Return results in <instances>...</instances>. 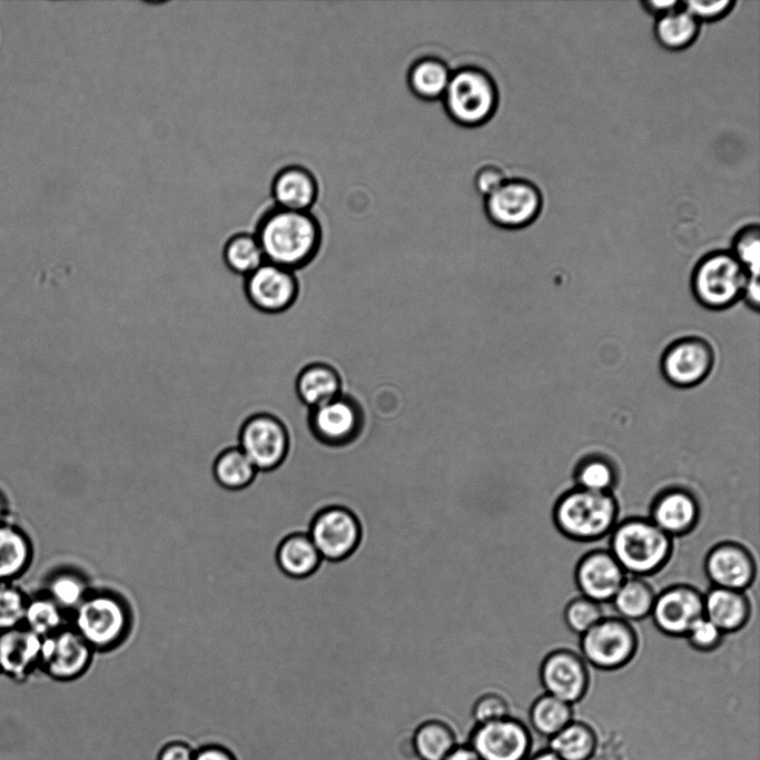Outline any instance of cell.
<instances>
[{
    "mask_svg": "<svg viewBox=\"0 0 760 760\" xmlns=\"http://www.w3.org/2000/svg\"><path fill=\"white\" fill-rule=\"evenodd\" d=\"M254 234L266 261L297 270L317 255L323 227L309 211L275 208L257 224Z\"/></svg>",
    "mask_w": 760,
    "mask_h": 760,
    "instance_id": "1",
    "label": "cell"
},
{
    "mask_svg": "<svg viewBox=\"0 0 760 760\" xmlns=\"http://www.w3.org/2000/svg\"><path fill=\"white\" fill-rule=\"evenodd\" d=\"M608 550L626 575L644 578L668 563L673 542L649 517L631 516L615 524Z\"/></svg>",
    "mask_w": 760,
    "mask_h": 760,
    "instance_id": "2",
    "label": "cell"
},
{
    "mask_svg": "<svg viewBox=\"0 0 760 760\" xmlns=\"http://www.w3.org/2000/svg\"><path fill=\"white\" fill-rule=\"evenodd\" d=\"M132 621L127 600L108 589H91L70 615V624L95 652L118 648L128 638Z\"/></svg>",
    "mask_w": 760,
    "mask_h": 760,
    "instance_id": "3",
    "label": "cell"
},
{
    "mask_svg": "<svg viewBox=\"0 0 760 760\" xmlns=\"http://www.w3.org/2000/svg\"><path fill=\"white\" fill-rule=\"evenodd\" d=\"M619 516L613 493L572 487L562 493L552 511L557 531L578 542H593L610 534Z\"/></svg>",
    "mask_w": 760,
    "mask_h": 760,
    "instance_id": "4",
    "label": "cell"
},
{
    "mask_svg": "<svg viewBox=\"0 0 760 760\" xmlns=\"http://www.w3.org/2000/svg\"><path fill=\"white\" fill-rule=\"evenodd\" d=\"M442 102L447 116L468 128L487 122L499 106V90L492 76L475 66L452 71Z\"/></svg>",
    "mask_w": 760,
    "mask_h": 760,
    "instance_id": "5",
    "label": "cell"
},
{
    "mask_svg": "<svg viewBox=\"0 0 760 760\" xmlns=\"http://www.w3.org/2000/svg\"><path fill=\"white\" fill-rule=\"evenodd\" d=\"M748 274L730 250H713L695 265L691 288L704 307L721 310L742 299Z\"/></svg>",
    "mask_w": 760,
    "mask_h": 760,
    "instance_id": "6",
    "label": "cell"
},
{
    "mask_svg": "<svg viewBox=\"0 0 760 760\" xmlns=\"http://www.w3.org/2000/svg\"><path fill=\"white\" fill-rule=\"evenodd\" d=\"M580 636L582 658L602 671H614L625 667L635 657L639 648V636L634 626L618 615L603 616Z\"/></svg>",
    "mask_w": 760,
    "mask_h": 760,
    "instance_id": "7",
    "label": "cell"
},
{
    "mask_svg": "<svg viewBox=\"0 0 760 760\" xmlns=\"http://www.w3.org/2000/svg\"><path fill=\"white\" fill-rule=\"evenodd\" d=\"M484 211L490 223L504 230H517L536 220L543 207L540 188L525 178H506L487 197Z\"/></svg>",
    "mask_w": 760,
    "mask_h": 760,
    "instance_id": "8",
    "label": "cell"
},
{
    "mask_svg": "<svg viewBox=\"0 0 760 760\" xmlns=\"http://www.w3.org/2000/svg\"><path fill=\"white\" fill-rule=\"evenodd\" d=\"M482 760H526L532 753L531 729L512 714L475 724L467 743Z\"/></svg>",
    "mask_w": 760,
    "mask_h": 760,
    "instance_id": "9",
    "label": "cell"
},
{
    "mask_svg": "<svg viewBox=\"0 0 760 760\" xmlns=\"http://www.w3.org/2000/svg\"><path fill=\"white\" fill-rule=\"evenodd\" d=\"M322 559L338 562L349 556L361 542V524L345 506L330 505L312 519L308 533Z\"/></svg>",
    "mask_w": 760,
    "mask_h": 760,
    "instance_id": "10",
    "label": "cell"
},
{
    "mask_svg": "<svg viewBox=\"0 0 760 760\" xmlns=\"http://www.w3.org/2000/svg\"><path fill=\"white\" fill-rule=\"evenodd\" d=\"M95 651L69 623L43 638L38 671L59 682L73 681L89 669Z\"/></svg>",
    "mask_w": 760,
    "mask_h": 760,
    "instance_id": "11",
    "label": "cell"
},
{
    "mask_svg": "<svg viewBox=\"0 0 760 760\" xmlns=\"http://www.w3.org/2000/svg\"><path fill=\"white\" fill-rule=\"evenodd\" d=\"M238 447L258 472H270L284 462L288 453L289 437L286 427L277 417L258 414L244 423Z\"/></svg>",
    "mask_w": 760,
    "mask_h": 760,
    "instance_id": "12",
    "label": "cell"
},
{
    "mask_svg": "<svg viewBox=\"0 0 760 760\" xmlns=\"http://www.w3.org/2000/svg\"><path fill=\"white\" fill-rule=\"evenodd\" d=\"M363 412L351 396H339L309 408L308 425L314 437L326 446L339 447L354 442L363 428Z\"/></svg>",
    "mask_w": 760,
    "mask_h": 760,
    "instance_id": "13",
    "label": "cell"
},
{
    "mask_svg": "<svg viewBox=\"0 0 760 760\" xmlns=\"http://www.w3.org/2000/svg\"><path fill=\"white\" fill-rule=\"evenodd\" d=\"M714 352L708 340L688 336L672 342L661 356L663 377L677 387H692L702 383L711 373Z\"/></svg>",
    "mask_w": 760,
    "mask_h": 760,
    "instance_id": "14",
    "label": "cell"
},
{
    "mask_svg": "<svg viewBox=\"0 0 760 760\" xmlns=\"http://www.w3.org/2000/svg\"><path fill=\"white\" fill-rule=\"evenodd\" d=\"M540 681L544 692L574 705L588 693L590 672L581 654L570 649H555L540 665Z\"/></svg>",
    "mask_w": 760,
    "mask_h": 760,
    "instance_id": "15",
    "label": "cell"
},
{
    "mask_svg": "<svg viewBox=\"0 0 760 760\" xmlns=\"http://www.w3.org/2000/svg\"><path fill=\"white\" fill-rule=\"evenodd\" d=\"M657 629L669 636H685L703 615V593L687 583H677L655 595L651 611Z\"/></svg>",
    "mask_w": 760,
    "mask_h": 760,
    "instance_id": "16",
    "label": "cell"
},
{
    "mask_svg": "<svg viewBox=\"0 0 760 760\" xmlns=\"http://www.w3.org/2000/svg\"><path fill=\"white\" fill-rule=\"evenodd\" d=\"M703 567L712 586L736 591L744 592L757 576L753 554L734 541L714 544L705 554Z\"/></svg>",
    "mask_w": 760,
    "mask_h": 760,
    "instance_id": "17",
    "label": "cell"
},
{
    "mask_svg": "<svg viewBox=\"0 0 760 760\" xmlns=\"http://www.w3.org/2000/svg\"><path fill=\"white\" fill-rule=\"evenodd\" d=\"M245 290L254 307L264 313L277 314L296 300L298 282L294 270L265 261L246 276Z\"/></svg>",
    "mask_w": 760,
    "mask_h": 760,
    "instance_id": "18",
    "label": "cell"
},
{
    "mask_svg": "<svg viewBox=\"0 0 760 760\" xmlns=\"http://www.w3.org/2000/svg\"><path fill=\"white\" fill-rule=\"evenodd\" d=\"M626 573L609 550L595 549L580 557L574 581L582 596L598 603L611 602Z\"/></svg>",
    "mask_w": 760,
    "mask_h": 760,
    "instance_id": "19",
    "label": "cell"
},
{
    "mask_svg": "<svg viewBox=\"0 0 760 760\" xmlns=\"http://www.w3.org/2000/svg\"><path fill=\"white\" fill-rule=\"evenodd\" d=\"M700 513L697 495L687 487L673 485L652 499L649 519L673 539L689 534L697 526Z\"/></svg>",
    "mask_w": 760,
    "mask_h": 760,
    "instance_id": "20",
    "label": "cell"
},
{
    "mask_svg": "<svg viewBox=\"0 0 760 760\" xmlns=\"http://www.w3.org/2000/svg\"><path fill=\"white\" fill-rule=\"evenodd\" d=\"M42 639L21 625L0 632V673L27 681L39 669Z\"/></svg>",
    "mask_w": 760,
    "mask_h": 760,
    "instance_id": "21",
    "label": "cell"
},
{
    "mask_svg": "<svg viewBox=\"0 0 760 760\" xmlns=\"http://www.w3.org/2000/svg\"><path fill=\"white\" fill-rule=\"evenodd\" d=\"M703 615L723 634L741 630L751 615V603L742 591L711 586L703 594Z\"/></svg>",
    "mask_w": 760,
    "mask_h": 760,
    "instance_id": "22",
    "label": "cell"
},
{
    "mask_svg": "<svg viewBox=\"0 0 760 760\" xmlns=\"http://www.w3.org/2000/svg\"><path fill=\"white\" fill-rule=\"evenodd\" d=\"M273 196L278 208L309 211L318 196V184L308 169L289 166L274 178Z\"/></svg>",
    "mask_w": 760,
    "mask_h": 760,
    "instance_id": "23",
    "label": "cell"
},
{
    "mask_svg": "<svg viewBox=\"0 0 760 760\" xmlns=\"http://www.w3.org/2000/svg\"><path fill=\"white\" fill-rule=\"evenodd\" d=\"M275 561L286 578L302 580L318 569L322 556L307 533L293 532L278 542Z\"/></svg>",
    "mask_w": 760,
    "mask_h": 760,
    "instance_id": "24",
    "label": "cell"
},
{
    "mask_svg": "<svg viewBox=\"0 0 760 760\" xmlns=\"http://www.w3.org/2000/svg\"><path fill=\"white\" fill-rule=\"evenodd\" d=\"M33 545L29 535L16 523H0V583L16 582L30 567Z\"/></svg>",
    "mask_w": 760,
    "mask_h": 760,
    "instance_id": "25",
    "label": "cell"
},
{
    "mask_svg": "<svg viewBox=\"0 0 760 760\" xmlns=\"http://www.w3.org/2000/svg\"><path fill=\"white\" fill-rule=\"evenodd\" d=\"M295 389L300 402L308 408L324 404L342 394V379L327 363L307 364L297 375Z\"/></svg>",
    "mask_w": 760,
    "mask_h": 760,
    "instance_id": "26",
    "label": "cell"
},
{
    "mask_svg": "<svg viewBox=\"0 0 760 760\" xmlns=\"http://www.w3.org/2000/svg\"><path fill=\"white\" fill-rule=\"evenodd\" d=\"M547 741V748L561 760H591L599 738L591 724L573 719Z\"/></svg>",
    "mask_w": 760,
    "mask_h": 760,
    "instance_id": "27",
    "label": "cell"
},
{
    "mask_svg": "<svg viewBox=\"0 0 760 760\" xmlns=\"http://www.w3.org/2000/svg\"><path fill=\"white\" fill-rule=\"evenodd\" d=\"M452 70L436 57H423L412 63L407 83L412 93L425 101L442 99Z\"/></svg>",
    "mask_w": 760,
    "mask_h": 760,
    "instance_id": "28",
    "label": "cell"
},
{
    "mask_svg": "<svg viewBox=\"0 0 760 760\" xmlns=\"http://www.w3.org/2000/svg\"><path fill=\"white\" fill-rule=\"evenodd\" d=\"M457 744L453 728L440 719L423 721L412 736V748L420 760H444Z\"/></svg>",
    "mask_w": 760,
    "mask_h": 760,
    "instance_id": "29",
    "label": "cell"
},
{
    "mask_svg": "<svg viewBox=\"0 0 760 760\" xmlns=\"http://www.w3.org/2000/svg\"><path fill=\"white\" fill-rule=\"evenodd\" d=\"M654 36L669 50H683L698 38L700 22L681 4L672 11L655 18Z\"/></svg>",
    "mask_w": 760,
    "mask_h": 760,
    "instance_id": "30",
    "label": "cell"
},
{
    "mask_svg": "<svg viewBox=\"0 0 760 760\" xmlns=\"http://www.w3.org/2000/svg\"><path fill=\"white\" fill-rule=\"evenodd\" d=\"M257 468L237 446L223 451L211 467L214 482L226 491H243L256 480Z\"/></svg>",
    "mask_w": 760,
    "mask_h": 760,
    "instance_id": "31",
    "label": "cell"
},
{
    "mask_svg": "<svg viewBox=\"0 0 760 760\" xmlns=\"http://www.w3.org/2000/svg\"><path fill=\"white\" fill-rule=\"evenodd\" d=\"M655 595L643 578L628 575L611 602L618 616L629 622L639 621L651 614Z\"/></svg>",
    "mask_w": 760,
    "mask_h": 760,
    "instance_id": "32",
    "label": "cell"
},
{
    "mask_svg": "<svg viewBox=\"0 0 760 760\" xmlns=\"http://www.w3.org/2000/svg\"><path fill=\"white\" fill-rule=\"evenodd\" d=\"M527 717L531 729L550 739L574 719V709L572 704L544 692L531 703Z\"/></svg>",
    "mask_w": 760,
    "mask_h": 760,
    "instance_id": "33",
    "label": "cell"
},
{
    "mask_svg": "<svg viewBox=\"0 0 760 760\" xmlns=\"http://www.w3.org/2000/svg\"><path fill=\"white\" fill-rule=\"evenodd\" d=\"M69 623L70 615L43 591L29 595L23 620V626L28 630L43 639Z\"/></svg>",
    "mask_w": 760,
    "mask_h": 760,
    "instance_id": "34",
    "label": "cell"
},
{
    "mask_svg": "<svg viewBox=\"0 0 760 760\" xmlns=\"http://www.w3.org/2000/svg\"><path fill=\"white\" fill-rule=\"evenodd\" d=\"M90 590L88 580L81 572L61 569L48 576L42 591L71 615Z\"/></svg>",
    "mask_w": 760,
    "mask_h": 760,
    "instance_id": "35",
    "label": "cell"
},
{
    "mask_svg": "<svg viewBox=\"0 0 760 760\" xmlns=\"http://www.w3.org/2000/svg\"><path fill=\"white\" fill-rule=\"evenodd\" d=\"M223 258L231 272L241 276H248L266 261L254 231L233 234L224 245Z\"/></svg>",
    "mask_w": 760,
    "mask_h": 760,
    "instance_id": "36",
    "label": "cell"
},
{
    "mask_svg": "<svg viewBox=\"0 0 760 760\" xmlns=\"http://www.w3.org/2000/svg\"><path fill=\"white\" fill-rule=\"evenodd\" d=\"M573 477L576 487L589 491L612 493L619 481L615 464L606 456L590 454L576 464Z\"/></svg>",
    "mask_w": 760,
    "mask_h": 760,
    "instance_id": "37",
    "label": "cell"
},
{
    "mask_svg": "<svg viewBox=\"0 0 760 760\" xmlns=\"http://www.w3.org/2000/svg\"><path fill=\"white\" fill-rule=\"evenodd\" d=\"M732 255L746 269L749 277L759 278L760 228L758 224L741 227L732 239Z\"/></svg>",
    "mask_w": 760,
    "mask_h": 760,
    "instance_id": "38",
    "label": "cell"
},
{
    "mask_svg": "<svg viewBox=\"0 0 760 760\" xmlns=\"http://www.w3.org/2000/svg\"><path fill=\"white\" fill-rule=\"evenodd\" d=\"M28 600L16 582L0 583V632L23 625Z\"/></svg>",
    "mask_w": 760,
    "mask_h": 760,
    "instance_id": "39",
    "label": "cell"
},
{
    "mask_svg": "<svg viewBox=\"0 0 760 760\" xmlns=\"http://www.w3.org/2000/svg\"><path fill=\"white\" fill-rule=\"evenodd\" d=\"M604 616L600 603L585 596L572 599L564 608L563 619L567 628L582 635Z\"/></svg>",
    "mask_w": 760,
    "mask_h": 760,
    "instance_id": "40",
    "label": "cell"
},
{
    "mask_svg": "<svg viewBox=\"0 0 760 760\" xmlns=\"http://www.w3.org/2000/svg\"><path fill=\"white\" fill-rule=\"evenodd\" d=\"M509 715H511V705L507 699L496 691L483 692L472 705V717L475 724L495 721Z\"/></svg>",
    "mask_w": 760,
    "mask_h": 760,
    "instance_id": "41",
    "label": "cell"
},
{
    "mask_svg": "<svg viewBox=\"0 0 760 760\" xmlns=\"http://www.w3.org/2000/svg\"><path fill=\"white\" fill-rule=\"evenodd\" d=\"M723 635L719 628L702 616L690 628L684 638L694 650L710 652L721 644Z\"/></svg>",
    "mask_w": 760,
    "mask_h": 760,
    "instance_id": "42",
    "label": "cell"
},
{
    "mask_svg": "<svg viewBox=\"0 0 760 760\" xmlns=\"http://www.w3.org/2000/svg\"><path fill=\"white\" fill-rule=\"evenodd\" d=\"M736 2L732 0L720 1H683L682 6L699 22H714L728 16Z\"/></svg>",
    "mask_w": 760,
    "mask_h": 760,
    "instance_id": "43",
    "label": "cell"
},
{
    "mask_svg": "<svg viewBox=\"0 0 760 760\" xmlns=\"http://www.w3.org/2000/svg\"><path fill=\"white\" fill-rule=\"evenodd\" d=\"M506 178L500 167L487 165L475 172L473 184L476 193L485 198L499 188Z\"/></svg>",
    "mask_w": 760,
    "mask_h": 760,
    "instance_id": "44",
    "label": "cell"
},
{
    "mask_svg": "<svg viewBox=\"0 0 760 760\" xmlns=\"http://www.w3.org/2000/svg\"><path fill=\"white\" fill-rule=\"evenodd\" d=\"M195 749L187 742L175 740L166 743L158 752L157 760H193Z\"/></svg>",
    "mask_w": 760,
    "mask_h": 760,
    "instance_id": "45",
    "label": "cell"
},
{
    "mask_svg": "<svg viewBox=\"0 0 760 760\" xmlns=\"http://www.w3.org/2000/svg\"><path fill=\"white\" fill-rule=\"evenodd\" d=\"M193 760H237V758L228 748L210 743L195 750Z\"/></svg>",
    "mask_w": 760,
    "mask_h": 760,
    "instance_id": "46",
    "label": "cell"
},
{
    "mask_svg": "<svg viewBox=\"0 0 760 760\" xmlns=\"http://www.w3.org/2000/svg\"><path fill=\"white\" fill-rule=\"evenodd\" d=\"M742 299L744 303L754 312L759 310L760 307V284L759 278L748 277L747 284L743 289Z\"/></svg>",
    "mask_w": 760,
    "mask_h": 760,
    "instance_id": "47",
    "label": "cell"
},
{
    "mask_svg": "<svg viewBox=\"0 0 760 760\" xmlns=\"http://www.w3.org/2000/svg\"><path fill=\"white\" fill-rule=\"evenodd\" d=\"M680 4L681 2L675 0H650L641 2L643 9L650 14L655 16V18L672 11Z\"/></svg>",
    "mask_w": 760,
    "mask_h": 760,
    "instance_id": "48",
    "label": "cell"
},
{
    "mask_svg": "<svg viewBox=\"0 0 760 760\" xmlns=\"http://www.w3.org/2000/svg\"><path fill=\"white\" fill-rule=\"evenodd\" d=\"M444 760H482L468 744H457Z\"/></svg>",
    "mask_w": 760,
    "mask_h": 760,
    "instance_id": "49",
    "label": "cell"
},
{
    "mask_svg": "<svg viewBox=\"0 0 760 760\" xmlns=\"http://www.w3.org/2000/svg\"><path fill=\"white\" fill-rule=\"evenodd\" d=\"M526 760H561L553 751L547 747L532 752Z\"/></svg>",
    "mask_w": 760,
    "mask_h": 760,
    "instance_id": "50",
    "label": "cell"
},
{
    "mask_svg": "<svg viewBox=\"0 0 760 760\" xmlns=\"http://www.w3.org/2000/svg\"><path fill=\"white\" fill-rule=\"evenodd\" d=\"M8 519V503L6 496L0 492V523Z\"/></svg>",
    "mask_w": 760,
    "mask_h": 760,
    "instance_id": "51",
    "label": "cell"
},
{
    "mask_svg": "<svg viewBox=\"0 0 760 760\" xmlns=\"http://www.w3.org/2000/svg\"><path fill=\"white\" fill-rule=\"evenodd\" d=\"M1 674V673H0Z\"/></svg>",
    "mask_w": 760,
    "mask_h": 760,
    "instance_id": "52",
    "label": "cell"
}]
</instances>
